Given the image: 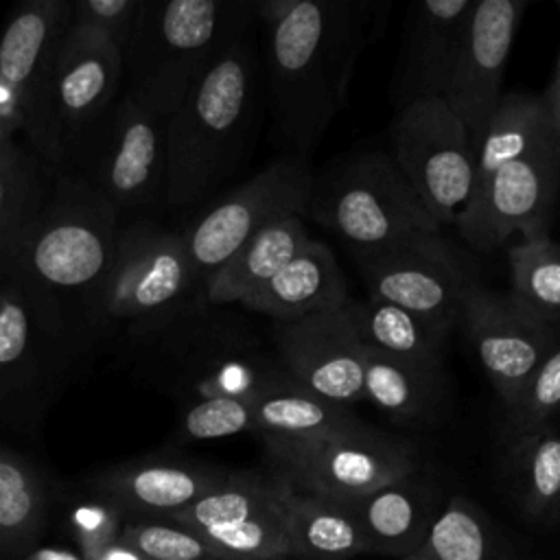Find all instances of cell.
Here are the masks:
<instances>
[{"instance_id":"1","label":"cell","mask_w":560,"mask_h":560,"mask_svg":"<svg viewBox=\"0 0 560 560\" xmlns=\"http://www.w3.org/2000/svg\"><path fill=\"white\" fill-rule=\"evenodd\" d=\"M368 11L370 4L350 0L256 2L262 92L287 153L306 158L346 105Z\"/></svg>"},{"instance_id":"2","label":"cell","mask_w":560,"mask_h":560,"mask_svg":"<svg viewBox=\"0 0 560 560\" xmlns=\"http://www.w3.org/2000/svg\"><path fill=\"white\" fill-rule=\"evenodd\" d=\"M260 52L247 33L206 70L166 120V201L186 210L214 192L252 144L262 105Z\"/></svg>"},{"instance_id":"3","label":"cell","mask_w":560,"mask_h":560,"mask_svg":"<svg viewBox=\"0 0 560 560\" xmlns=\"http://www.w3.org/2000/svg\"><path fill=\"white\" fill-rule=\"evenodd\" d=\"M120 225V214L83 177L55 171L50 195L9 271L61 315L85 352V311L112 265Z\"/></svg>"},{"instance_id":"4","label":"cell","mask_w":560,"mask_h":560,"mask_svg":"<svg viewBox=\"0 0 560 560\" xmlns=\"http://www.w3.org/2000/svg\"><path fill=\"white\" fill-rule=\"evenodd\" d=\"M252 0H142L122 48V90L171 118L219 55L252 33Z\"/></svg>"},{"instance_id":"5","label":"cell","mask_w":560,"mask_h":560,"mask_svg":"<svg viewBox=\"0 0 560 560\" xmlns=\"http://www.w3.org/2000/svg\"><path fill=\"white\" fill-rule=\"evenodd\" d=\"M120 348L142 381L186 405L212 396L252 398L278 374L260 368L241 337L210 313L201 293Z\"/></svg>"},{"instance_id":"6","label":"cell","mask_w":560,"mask_h":560,"mask_svg":"<svg viewBox=\"0 0 560 560\" xmlns=\"http://www.w3.org/2000/svg\"><path fill=\"white\" fill-rule=\"evenodd\" d=\"M184 238L151 217L122 221L112 265L85 311V339L125 343L199 295Z\"/></svg>"},{"instance_id":"7","label":"cell","mask_w":560,"mask_h":560,"mask_svg":"<svg viewBox=\"0 0 560 560\" xmlns=\"http://www.w3.org/2000/svg\"><path fill=\"white\" fill-rule=\"evenodd\" d=\"M79 354L61 315L18 276H0V424L35 429Z\"/></svg>"},{"instance_id":"8","label":"cell","mask_w":560,"mask_h":560,"mask_svg":"<svg viewBox=\"0 0 560 560\" xmlns=\"http://www.w3.org/2000/svg\"><path fill=\"white\" fill-rule=\"evenodd\" d=\"M122 92V48L70 24L24 136L52 171H70L85 138Z\"/></svg>"},{"instance_id":"9","label":"cell","mask_w":560,"mask_h":560,"mask_svg":"<svg viewBox=\"0 0 560 560\" xmlns=\"http://www.w3.org/2000/svg\"><path fill=\"white\" fill-rule=\"evenodd\" d=\"M308 212L354 249H376L442 232V225L385 151L352 155L322 179L315 177Z\"/></svg>"},{"instance_id":"10","label":"cell","mask_w":560,"mask_h":560,"mask_svg":"<svg viewBox=\"0 0 560 560\" xmlns=\"http://www.w3.org/2000/svg\"><path fill=\"white\" fill-rule=\"evenodd\" d=\"M271 470L295 490L330 501H352L416 475V448L359 424L308 440H262Z\"/></svg>"},{"instance_id":"11","label":"cell","mask_w":560,"mask_h":560,"mask_svg":"<svg viewBox=\"0 0 560 560\" xmlns=\"http://www.w3.org/2000/svg\"><path fill=\"white\" fill-rule=\"evenodd\" d=\"M120 219L166 201V118L140 107L122 90L79 149L70 168Z\"/></svg>"},{"instance_id":"12","label":"cell","mask_w":560,"mask_h":560,"mask_svg":"<svg viewBox=\"0 0 560 560\" xmlns=\"http://www.w3.org/2000/svg\"><path fill=\"white\" fill-rule=\"evenodd\" d=\"M313 188L308 160L284 153L197 212L179 232L199 289L267 223L304 217Z\"/></svg>"},{"instance_id":"13","label":"cell","mask_w":560,"mask_h":560,"mask_svg":"<svg viewBox=\"0 0 560 560\" xmlns=\"http://www.w3.org/2000/svg\"><path fill=\"white\" fill-rule=\"evenodd\" d=\"M392 158L433 219L455 225L466 210L477 168V147L444 98L398 107L389 125Z\"/></svg>"},{"instance_id":"14","label":"cell","mask_w":560,"mask_h":560,"mask_svg":"<svg viewBox=\"0 0 560 560\" xmlns=\"http://www.w3.org/2000/svg\"><path fill=\"white\" fill-rule=\"evenodd\" d=\"M357 265L370 298L400 306L442 337L462 319L466 295L477 282L442 232L357 249Z\"/></svg>"},{"instance_id":"15","label":"cell","mask_w":560,"mask_h":560,"mask_svg":"<svg viewBox=\"0 0 560 560\" xmlns=\"http://www.w3.org/2000/svg\"><path fill=\"white\" fill-rule=\"evenodd\" d=\"M291 488L276 470H230L166 521L199 532L225 560H295L287 529Z\"/></svg>"},{"instance_id":"16","label":"cell","mask_w":560,"mask_h":560,"mask_svg":"<svg viewBox=\"0 0 560 560\" xmlns=\"http://www.w3.org/2000/svg\"><path fill=\"white\" fill-rule=\"evenodd\" d=\"M560 188V140L547 133L525 153L497 168L475 192L455 228L468 247L492 252L512 238L549 234Z\"/></svg>"},{"instance_id":"17","label":"cell","mask_w":560,"mask_h":560,"mask_svg":"<svg viewBox=\"0 0 560 560\" xmlns=\"http://www.w3.org/2000/svg\"><path fill=\"white\" fill-rule=\"evenodd\" d=\"M459 322L510 413L536 368L560 343V326L534 317L512 293L490 291L479 280L466 295Z\"/></svg>"},{"instance_id":"18","label":"cell","mask_w":560,"mask_h":560,"mask_svg":"<svg viewBox=\"0 0 560 560\" xmlns=\"http://www.w3.org/2000/svg\"><path fill=\"white\" fill-rule=\"evenodd\" d=\"M271 339L284 374L300 387L343 407L365 400L363 343L350 317V302L330 313L273 324Z\"/></svg>"},{"instance_id":"19","label":"cell","mask_w":560,"mask_h":560,"mask_svg":"<svg viewBox=\"0 0 560 560\" xmlns=\"http://www.w3.org/2000/svg\"><path fill=\"white\" fill-rule=\"evenodd\" d=\"M525 7V0H475L470 11L444 101L475 147L503 96L505 63Z\"/></svg>"},{"instance_id":"20","label":"cell","mask_w":560,"mask_h":560,"mask_svg":"<svg viewBox=\"0 0 560 560\" xmlns=\"http://www.w3.org/2000/svg\"><path fill=\"white\" fill-rule=\"evenodd\" d=\"M230 470L177 455H144L85 477L88 494L114 505L125 518L166 521L212 490Z\"/></svg>"},{"instance_id":"21","label":"cell","mask_w":560,"mask_h":560,"mask_svg":"<svg viewBox=\"0 0 560 560\" xmlns=\"http://www.w3.org/2000/svg\"><path fill=\"white\" fill-rule=\"evenodd\" d=\"M472 7L475 0H422L407 7L394 77L398 107L444 98Z\"/></svg>"},{"instance_id":"22","label":"cell","mask_w":560,"mask_h":560,"mask_svg":"<svg viewBox=\"0 0 560 560\" xmlns=\"http://www.w3.org/2000/svg\"><path fill=\"white\" fill-rule=\"evenodd\" d=\"M70 24L72 2L28 0L11 13L0 33V77L22 94L28 120L52 72Z\"/></svg>"},{"instance_id":"23","label":"cell","mask_w":560,"mask_h":560,"mask_svg":"<svg viewBox=\"0 0 560 560\" xmlns=\"http://www.w3.org/2000/svg\"><path fill=\"white\" fill-rule=\"evenodd\" d=\"M350 302L346 276L332 249L311 238L265 287L241 306L267 315L273 324H291L330 313Z\"/></svg>"},{"instance_id":"24","label":"cell","mask_w":560,"mask_h":560,"mask_svg":"<svg viewBox=\"0 0 560 560\" xmlns=\"http://www.w3.org/2000/svg\"><path fill=\"white\" fill-rule=\"evenodd\" d=\"M365 534L370 553L409 558L427 538L435 516L431 492L411 477L343 503Z\"/></svg>"},{"instance_id":"25","label":"cell","mask_w":560,"mask_h":560,"mask_svg":"<svg viewBox=\"0 0 560 560\" xmlns=\"http://www.w3.org/2000/svg\"><path fill=\"white\" fill-rule=\"evenodd\" d=\"M308 241L311 234L302 217L273 219L203 282L201 298L212 306L241 304L265 287Z\"/></svg>"},{"instance_id":"26","label":"cell","mask_w":560,"mask_h":560,"mask_svg":"<svg viewBox=\"0 0 560 560\" xmlns=\"http://www.w3.org/2000/svg\"><path fill=\"white\" fill-rule=\"evenodd\" d=\"M50 503L52 488L39 466L0 442V560H22L37 547Z\"/></svg>"},{"instance_id":"27","label":"cell","mask_w":560,"mask_h":560,"mask_svg":"<svg viewBox=\"0 0 560 560\" xmlns=\"http://www.w3.org/2000/svg\"><path fill=\"white\" fill-rule=\"evenodd\" d=\"M249 402L260 440H308L361 424L350 407L311 394L287 374L269 378Z\"/></svg>"},{"instance_id":"28","label":"cell","mask_w":560,"mask_h":560,"mask_svg":"<svg viewBox=\"0 0 560 560\" xmlns=\"http://www.w3.org/2000/svg\"><path fill=\"white\" fill-rule=\"evenodd\" d=\"M55 171L33 149L11 140L0 147V276L9 273L37 221Z\"/></svg>"},{"instance_id":"29","label":"cell","mask_w":560,"mask_h":560,"mask_svg":"<svg viewBox=\"0 0 560 560\" xmlns=\"http://www.w3.org/2000/svg\"><path fill=\"white\" fill-rule=\"evenodd\" d=\"M287 529L295 560H352L370 553L363 529L339 503L291 488Z\"/></svg>"},{"instance_id":"30","label":"cell","mask_w":560,"mask_h":560,"mask_svg":"<svg viewBox=\"0 0 560 560\" xmlns=\"http://www.w3.org/2000/svg\"><path fill=\"white\" fill-rule=\"evenodd\" d=\"M363 394L394 418L429 416L444 394V370L363 346Z\"/></svg>"},{"instance_id":"31","label":"cell","mask_w":560,"mask_h":560,"mask_svg":"<svg viewBox=\"0 0 560 560\" xmlns=\"http://www.w3.org/2000/svg\"><path fill=\"white\" fill-rule=\"evenodd\" d=\"M405 560H514L490 518L466 497H451L422 545Z\"/></svg>"},{"instance_id":"32","label":"cell","mask_w":560,"mask_h":560,"mask_svg":"<svg viewBox=\"0 0 560 560\" xmlns=\"http://www.w3.org/2000/svg\"><path fill=\"white\" fill-rule=\"evenodd\" d=\"M350 317L357 337L365 348H374L411 363L442 368L444 337L400 306L374 298L365 302L350 300Z\"/></svg>"},{"instance_id":"33","label":"cell","mask_w":560,"mask_h":560,"mask_svg":"<svg viewBox=\"0 0 560 560\" xmlns=\"http://www.w3.org/2000/svg\"><path fill=\"white\" fill-rule=\"evenodd\" d=\"M510 466L523 512L534 521H560V431L545 424L514 435Z\"/></svg>"},{"instance_id":"34","label":"cell","mask_w":560,"mask_h":560,"mask_svg":"<svg viewBox=\"0 0 560 560\" xmlns=\"http://www.w3.org/2000/svg\"><path fill=\"white\" fill-rule=\"evenodd\" d=\"M514 300L534 317L560 326V241L549 234L508 243Z\"/></svg>"},{"instance_id":"35","label":"cell","mask_w":560,"mask_h":560,"mask_svg":"<svg viewBox=\"0 0 560 560\" xmlns=\"http://www.w3.org/2000/svg\"><path fill=\"white\" fill-rule=\"evenodd\" d=\"M120 538L147 560H225L199 532L173 521L125 518Z\"/></svg>"},{"instance_id":"36","label":"cell","mask_w":560,"mask_h":560,"mask_svg":"<svg viewBox=\"0 0 560 560\" xmlns=\"http://www.w3.org/2000/svg\"><path fill=\"white\" fill-rule=\"evenodd\" d=\"M238 433H254V411L249 398L212 396L186 405L175 431V440L197 442Z\"/></svg>"},{"instance_id":"37","label":"cell","mask_w":560,"mask_h":560,"mask_svg":"<svg viewBox=\"0 0 560 560\" xmlns=\"http://www.w3.org/2000/svg\"><path fill=\"white\" fill-rule=\"evenodd\" d=\"M560 409V343L532 374L521 400L510 411L514 435L536 431L549 424L551 416Z\"/></svg>"},{"instance_id":"38","label":"cell","mask_w":560,"mask_h":560,"mask_svg":"<svg viewBox=\"0 0 560 560\" xmlns=\"http://www.w3.org/2000/svg\"><path fill=\"white\" fill-rule=\"evenodd\" d=\"M63 518L83 556L118 540L125 525V516L114 505L88 492L85 497H77L66 503Z\"/></svg>"},{"instance_id":"39","label":"cell","mask_w":560,"mask_h":560,"mask_svg":"<svg viewBox=\"0 0 560 560\" xmlns=\"http://www.w3.org/2000/svg\"><path fill=\"white\" fill-rule=\"evenodd\" d=\"M142 0H79L72 2V26L92 31L125 48Z\"/></svg>"},{"instance_id":"40","label":"cell","mask_w":560,"mask_h":560,"mask_svg":"<svg viewBox=\"0 0 560 560\" xmlns=\"http://www.w3.org/2000/svg\"><path fill=\"white\" fill-rule=\"evenodd\" d=\"M0 120H4L15 133L26 129L28 112L22 94L4 77H0Z\"/></svg>"},{"instance_id":"41","label":"cell","mask_w":560,"mask_h":560,"mask_svg":"<svg viewBox=\"0 0 560 560\" xmlns=\"http://www.w3.org/2000/svg\"><path fill=\"white\" fill-rule=\"evenodd\" d=\"M85 560H147V558L138 549H133L129 542L118 538L85 553Z\"/></svg>"},{"instance_id":"42","label":"cell","mask_w":560,"mask_h":560,"mask_svg":"<svg viewBox=\"0 0 560 560\" xmlns=\"http://www.w3.org/2000/svg\"><path fill=\"white\" fill-rule=\"evenodd\" d=\"M542 105H545V112L551 120V127L560 140V59H558V66H556V72L547 85V90L542 92L540 96Z\"/></svg>"},{"instance_id":"43","label":"cell","mask_w":560,"mask_h":560,"mask_svg":"<svg viewBox=\"0 0 560 560\" xmlns=\"http://www.w3.org/2000/svg\"><path fill=\"white\" fill-rule=\"evenodd\" d=\"M22 560H85V556L63 547H33Z\"/></svg>"},{"instance_id":"44","label":"cell","mask_w":560,"mask_h":560,"mask_svg":"<svg viewBox=\"0 0 560 560\" xmlns=\"http://www.w3.org/2000/svg\"><path fill=\"white\" fill-rule=\"evenodd\" d=\"M11 140H15V131L4 120H0V147L11 142Z\"/></svg>"},{"instance_id":"45","label":"cell","mask_w":560,"mask_h":560,"mask_svg":"<svg viewBox=\"0 0 560 560\" xmlns=\"http://www.w3.org/2000/svg\"><path fill=\"white\" fill-rule=\"evenodd\" d=\"M558 7H560V2H558Z\"/></svg>"}]
</instances>
